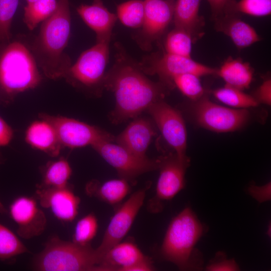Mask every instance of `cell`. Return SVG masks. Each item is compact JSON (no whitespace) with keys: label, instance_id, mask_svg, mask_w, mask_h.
Instances as JSON below:
<instances>
[{"label":"cell","instance_id":"cell-1","mask_svg":"<svg viewBox=\"0 0 271 271\" xmlns=\"http://www.w3.org/2000/svg\"><path fill=\"white\" fill-rule=\"evenodd\" d=\"M104 88L114 95L115 106L110 119L120 123L139 115L155 102L164 99L170 89L149 79L139 63L120 53L112 67L106 72Z\"/></svg>","mask_w":271,"mask_h":271},{"label":"cell","instance_id":"cell-2","mask_svg":"<svg viewBox=\"0 0 271 271\" xmlns=\"http://www.w3.org/2000/svg\"><path fill=\"white\" fill-rule=\"evenodd\" d=\"M70 33L69 0H57L56 10L42 22L38 35L29 46L38 67L49 79L63 78L72 65L64 52Z\"/></svg>","mask_w":271,"mask_h":271},{"label":"cell","instance_id":"cell-3","mask_svg":"<svg viewBox=\"0 0 271 271\" xmlns=\"http://www.w3.org/2000/svg\"><path fill=\"white\" fill-rule=\"evenodd\" d=\"M41 80L29 45L17 39L0 43L1 104H10L19 94L36 88Z\"/></svg>","mask_w":271,"mask_h":271},{"label":"cell","instance_id":"cell-4","mask_svg":"<svg viewBox=\"0 0 271 271\" xmlns=\"http://www.w3.org/2000/svg\"><path fill=\"white\" fill-rule=\"evenodd\" d=\"M206 228L190 207L184 208L171 221L161 253L181 269L200 268L201 259L195 246Z\"/></svg>","mask_w":271,"mask_h":271},{"label":"cell","instance_id":"cell-5","mask_svg":"<svg viewBox=\"0 0 271 271\" xmlns=\"http://www.w3.org/2000/svg\"><path fill=\"white\" fill-rule=\"evenodd\" d=\"M101 259L89 244L80 245L51 237L35 257L34 268L40 271H102Z\"/></svg>","mask_w":271,"mask_h":271},{"label":"cell","instance_id":"cell-6","mask_svg":"<svg viewBox=\"0 0 271 271\" xmlns=\"http://www.w3.org/2000/svg\"><path fill=\"white\" fill-rule=\"evenodd\" d=\"M110 41L96 42L83 52L63 78L75 88L99 95L104 88L105 69L109 60Z\"/></svg>","mask_w":271,"mask_h":271},{"label":"cell","instance_id":"cell-7","mask_svg":"<svg viewBox=\"0 0 271 271\" xmlns=\"http://www.w3.org/2000/svg\"><path fill=\"white\" fill-rule=\"evenodd\" d=\"M191 111L198 125L217 132L237 130L244 125L249 117L246 109H234L217 104L211 101L206 94L193 101Z\"/></svg>","mask_w":271,"mask_h":271},{"label":"cell","instance_id":"cell-8","mask_svg":"<svg viewBox=\"0 0 271 271\" xmlns=\"http://www.w3.org/2000/svg\"><path fill=\"white\" fill-rule=\"evenodd\" d=\"M139 65L144 73L157 75L160 81L170 89L174 87L172 80L176 75L187 73L200 77L215 75L217 69L195 61L192 58L167 53L161 55L154 54Z\"/></svg>","mask_w":271,"mask_h":271},{"label":"cell","instance_id":"cell-9","mask_svg":"<svg viewBox=\"0 0 271 271\" xmlns=\"http://www.w3.org/2000/svg\"><path fill=\"white\" fill-rule=\"evenodd\" d=\"M39 117L54 128L62 147L71 149L92 146L102 142H112L114 137L109 133L79 120L60 115L41 113Z\"/></svg>","mask_w":271,"mask_h":271},{"label":"cell","instance_id":"cell-10","mask_svg":"<svg viewBox=\"0 0 271 271\" xmlns=\"http://www.w3.org/2000/svg\"><path fill=\"white\" fill-rule=\"evenodd\" d=\"M147 110L177 157L182 160H189L186 154L187 130L180 112L164 99L155 102Z\"/></svg>","mask_w":271,"mask_h":271},{"label":"cell","instance_id":"cell-11","mask_svg":"<svg viewBox=\"0 0 271 271\" xmlns=\"http://www.w3.org/2000/svg\"><path fill=\"white\" fill-rule=\"evenodd\" d=\"M102 141L92 146L102 158L128 181L148 172L158 169L159 158L153 160L139 157L118 144Z\"/></svg>","mask_w":271,"mask_h":271},{"label":"cell","instance_id":"cell-12","mask_svg":"<svg viewBox=\"0 0 271 271\" xmlns=\"http://www.w3.org/2000/svg\"><path fill=\"white\" fill-rule=\"evenodd\" d=\"M147 189L142 188L133 193L112 216L100 244L96 248L101 261L105 253L128 233L143 206Z\"/></svg>","mask_w":271,"mask_h":271},{"label":"cell","instance_id":"cell-13","mask_svg":"<svg viewBox=\"0 0 271 271\" xmlns=\"http://www.w3.org/2000/svg\"><path fill=\"white\" fill-rule=\"evenodd\" d=\"M175 2V0H144V19L136 36L142 49L151 50L153 44L163 35L173 21Z\"/></svg>","mask_w":271,"mask_h":271},{"label":"cell","instance_id":"cell-14","mask_svg":"<svg viewBox=\"0 0 271 271\" xmlns=\"http://www.w3.org/2000/svg\"><path fill=\"white\" fill-rule=\"evenodd\" d=\"M10 214L17 224L18 235L24 239L38 236L45 229L46 215L32 197L17 198L10 205Z\"/></svg>","mask_w":271,"mask_h":271},{"label":"cell","instance_id":"cell-15","mask_svg":"<svg viewBox=\"0 0 271 271\" xmlns=\"http://www.w3.org/2000/svg\"><path fill=\"white\" fill-rule=\"evenodd\" d=\"M159 158L160 175L156 193L157 201L169 200L185 187V175L190 160H182L176 154Z\"/></svg>","mask_w":271,"mask_h":271},{"label":"cell","instance_id":"cell-16","mask_svg":"<svg viewBox=\"0 0 271 271\" xmlns=\"http://www.w3.org/2000/svg\"><path fill=\"white\" fill-rule=\"evenodd\" d=\"M36 192L41 206L51 210L59 220L71 222L75 218L80 200L68 186L62 188L38 186Z\"/></svg>","mask_w":271,"mask_h":271},{"label":"cell","instance_id":"cell-17","mask_svg":"<svg viewBox=\"0 0 271 271\" xmlns=\"http://www.w3.org/2000/svg\"><path fill=\"white\" fill-rule=\"evenodd\" d=\"M156 130L152 122L145 117H138L131 122L117 137V144L132 154L142 158L146 153Z\"/></svg>","mask_w":271,"mask_h":271},{"label":"cell","instance_id":"cell-18","mask_svg":"<svg viewBox=\"0 0 271 271\" xmlns=\"http://www.w3.org/2000/svg\"><path fill=\"white\" fill-rule=\"evenodd\" d=\"M84 22L96 34V42L110 41L117 16L110 12L102 0H93L91 5L81 4L76 9Z\"/></svg>","mask_w":271,"mask_h":271},{"label":"cell","instance_id":"cell-19","mask_svg":"<svg viewBox=\"0 0 271 271\" xmlns=\"http://www.w3.org/2000/svg\"><path fill=\"white\" fill-rule=\"evenodd\" d=\"M214 28L229 37L239 49L260 41L255 30L242 20L240 15L238 14L224 13L221 18L214 21Z\"/></svg>","mask_w":271,"mask_h":271},{"label":"cell","instance_id":"cell-20","mask_svg":"<svg viewBox=\"0 0 271 271\" xmlns=\"http://www.w3.org/2000/svg\"><path fill=\"white\" fill-rule=\"evenodd\" d=\"M201 0H177L175 2L173 22L175 27L185 30L194 42L204 35V18L199 14Z\"/></svg>","mask_w":271,"mask_h":271},{"label":"cell","instance_id":"cell-21","mask_svg":"<svg viewBox=\"0 0 271 271\" xmlns=\"http://www.w3.org/2000/svg\"><path fill=\"white\" fill-rule=\"evenodd\" d=\"M25 140L32 147L51 157L57 156L62 148L53 126L43 119L35 121L29 126Z\"/></svg>","mask_w":271,"mask_h":271},{"label":"cell","instance_id":"cell-22","mask_svg":"<svg viewBox=\"0 0 271 271\" xmlns=\"http://www.w3.org/2000/svg\"><path fill=\"white\" fill-rule=\"evenodd\" d=\"M147 259L134 244L120 242L105 253L101 266L103 271H125L128 267Z\"/></svg>","mask_w":271,"mask_h":271},{"label":"cell","instance_id":"cell-23","mask_svg":"<svg viewBox=\"0 0 271 271\" xmlns=\"http://www.w3.org/2000/svg\"><path fill=\"white\" fill-rule=\"evenodd\" d=\"M253 73L249 63L239 58L229 57L216 69L215 75L221 78L226 85L243 90L249 87Z\"/></svg>","mask_w":271,"mask_h":271},{"label":"cell","instance_id":"cell-24","mask_svg":"<svg viewBox=\"0 0 271 271\" xmlns=\"http://www.w3.org/2000/svg\"><path fill=\"white\" fill-rule=\"evenodd\" d=\"M129 186L127 181L124 179L108 180L98 187L92 183L87 186L86 191L99 197L103 201L110 204H115L122 201L128 194Z\"/></svg>","mask_w":271,"mask_h":271},{"label":"cell","instance_id":"cell-25","mask_svg":"<svg viewBox=\"0 0 271 271\" xmlns=\"http://www.w3.org/2000/svg\"><path fill=\"white\" fill-rule=\"evenodd\" d=\"M71 174V168L66 159L62 158L49 162L43 172L42 184L39 186L47 188L68 186Z\"/></svg>","mask_w":271,"mask_h":271},{"label":"cell","instance_id":"cell-26","mask_svg":"<svg viewBox=\"0 0 271 271\" xmlns=\"http://www.w3.org/2000/svg\"><path fill=\"white\" fill-rule=\"evenodd\" d=\"M212 93L220 102L237 109L255 107L259 104L253 96L226 84L224 87L212 90Z\"/></svg>","mask_w":271,"mask_h":271},{"label":"cell","instance_id":"cell-27","mask_svg":"<svg viewBox=\"0 0 271 271\" xmlns=\"http://www.w3.org/2000/svg\"><path fill=\"white\" fill-rule=\"evenodd\" d=\"M57 0H38L27 4L24 8L23 21L30 30L44 21L55 12Z\"/></svg>","mask_w":271,"mask_h":271},{"label":"cell","instance_id":"cell-28","mask_svg":"<svg viewBox=\"0 0 271 271\" xmlns=\"http://www.w3.org/2000/svg\"><path fill=\"white\" fill-rule=\"evenodd\" d=\"M225 12L254 17L268 16L271 14V0H228L224 10Z\"/></svg>","mask_w":271,"mask_h":271},{"label":"cell","instance_id":"cell-29","mask_svg":"<svg viewBox=\"0 0 271 271\" xmlns=\"http://www.w3.org/2000/svg\"><path fill=\"white\" fill-rule=\"evenodd\" d=\"M194 42L190 33L184 29L175 27L166 37L165 42L166 53L191 58L192 45Z\"/></svg>","mask_w":271,"mask_h":271},{"label":"cell","instance_id":"cell-30","mask_svg":"<svg viewBox=\"0 0 271 271\" xmlns=\"http://www.w3.org/2000/svg\"><path fill=\"white\" fill-rule=\"evenodd\" d=\"M117 17L124 26L140 28L145 16L144 0H130L117 6Z\"/></svg>","mask_w":271,"mask_h":271},{"label":"cell","instance_id":"cell-31","mask_svg":"<svg viewBox=\"0 0 271 271\" xmlns=\"http://www.w3.org/2000/svg\"><path fill=\"white\" fill-rule=\"evenodd\" d=\"M200 77L193 73H183L175 76L172 82L174 87H177L185 96L194 101L205 94Z\"/></svg>","mask_w":271,"mask_h":271},{"label":"cell","instance_id":"cell-32","mask_svg":"<svg viewBox=\"0 0 271 271\" xmlns=\"http://www.w3.org/2000/svg\"><path fill=\"white\" fill-rule=\"evenodd\" d=\"M28 252L11 230L0 223V259H6Z\"/></svg>","mask_w":271,"mask_h":271},{"label":"cell","instance_id":"cell-33","mask_svg":"<svg viewBox=\"0 0 271 271\" xmlns=\"http://www.w3.org/2000/svg\"><path fill=\"white\" fill-rule=\"evenodd\" d=\"M19 0H0V43L12 39L11 25Z\"/></svg>","mask_w":271,"mask_h":271},{"label":"cell","instance_id":"cell-34","mask_svg":"<svg viewBox=\"0 0 271 271\" xmlns=\"http://www.w3.org/2000/svg\"><path fill=\"white\" fill-rule=\"evenodd\" d=\"M97 228V220L93 214L85 216L76 224L72 241L80 245L88 244L95 236Z\"/></svg>","mask_w":271,"mask_h":271},{"label":"cell","instance_id":"cell-35","mask_svg":"<svg viewBox=\"0 0 271 271\" xmlns=\"http://www.w3.org/2000/svg\"><path fill=\"white\" fill-rule=\"evenodd\" d=\"M210 271H235L239 269L236 262L233 259H228L222 253L216 256L206 267Z\"/></svg>","mask_w":271,"mask_h":271},{"label":"cell","instance_id":"cell-36","mask_svg":"<svg viewBox=\"0 0 271 271\" xmlns=\"http://www.w3.org/2000/svg\"><path fill=\"white\" fill-rule=\"evenodd\" d=\"M257 101L268 105L271 104V79H265L257 88L253 96Z\"/></svg>","mask_w":271,"mask_h":271},{"label":"cell","instance_id":"cell-37","mask_svg":"<svg viewBox=\"0 0 271 271\" xmlns=\"http://www.w3.org/2000/svg\"><path fill=\"white\" fill-rule=\"evenodd\" d=\"M249 194L259 203L270 200V183L258 186L251 185L248 189Z\"/></svg>","mask_w":271,"mask_h":271},{"label":"cell","instance_id":"cell-38","mask_svg":"<svg viewBox=\"0 0 271 271\" xmlns=\"http://www.w3.org/2000/svg\"><path fill=\"white\" fill-rule=\"evenodd\" d=\"M14 136L12 127L0 117V146L8 145Z\"/></svg>","mask_w":271,"mask_h":271},{"label":"cell","instance_id":"cell-39","mask_svg":"<svg viewBox=\"0 0 271 271\" xmlns=\"http://www.w3.org/2000/svg\"><path fill=\"white\" fill-rule=\"evenodd\" d=\"M206 1L210 7L212 20L214 22L221 18L223 15L224 8L228 0Z\"/></svg>","mask_w":271,"mask_h":271},{"label":"cell","instance_id":"cell-40","mask_svg":"<svg viewBox=\"0 0 271 271\" xmlns=\"http://www.w3.org/2000/svg\"><path fill=\"white\" fill-rule=\"evenodd\" d=\"M153 269L151 261L147 259L128 267L125 271H151Z\"/></svg>","mask_w":271,"mask_h":271},{"label":"cell","instance_id":"cell-41","mask_svg":"<svg viewBox=\"0 0 271 271\" xmlns=\"http://www.w3.org/2000/svg\"><path fill=\"white\" fill-rule=\"evenodd\" d=\"M7 213V210L0 201V213L5 214Z\"/></svg>","mask_w":271,"mask_h":271},{"label":"cell","instance_id":"cell-42","mask_svg":"<svg viewBox=\"0 0 271 271\" xmlns=\"http://www.w3.org/2000/svg\"><path fill=\"white\" fill-rule=\"evenodd\" d=\"M37 1H38V0H26L27 4L33 3Z\"/></svg>","mask_w":271,"mask_h":271},{"label":"cell","instance_id":"cell-43","mask_svg":"<svg viewBox=\"0 0 271 271\" xmlns=\"http://www.w3.org/2000/svg\"><path fill=\"white\" fill-rule=\"evenodd\" d=\"M2 157L0 153V164L2 163Z\"/></svg>","mask_w":271,"mask_h":271}]
</instances>
